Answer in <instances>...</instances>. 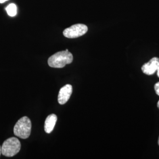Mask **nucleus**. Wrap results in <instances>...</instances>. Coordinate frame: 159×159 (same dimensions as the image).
Here are the masks:
<instances>
[{"label": "nucleus", "instance_id": "obj_1", "mask_svg": "<svg viewBox=\"0 0 159 159\" xmlns=\"http://www.w3.org/2000/svg\"><path fill=\"white\" fill-rule=\"evenodd\" d=\"M73 56L68 49L59 51L51 56L48 60V66L52 68H63L67 64L72 63Z\"/></svg>", "mask_w": 159, "mask_h": 159}, {"label": "nucleus", "instance_id": "obj_2", "mask_svg": "<svg viewBox=\"0 0 159 159\" xmlns=\"http://www.w3.org/2000/svg\"><path fill=\"white\" fill-rule=\"evenodd\" d=\"M31 131V122L28 117L24 116L18 120L14 127V133L21 139H27Z\"/></svg>", "mask_w": 159, "mask_h": 159}, {"label": "nucleus", "instance_id": "obj_3", "mask_svg": "<svg viewBox=\"0 0 159 159\" xmlns=\"http://www.w3.org/2000/svg\"><path fill=\"white\" fill-rule=\"evenodd\" d=\"M21 143L16 137H10L3 143L1 147V153L6 157H12L20 150Z\"/></svg>", "mask_w": 159, "mask_h": 159}, {"label": "nucleus", "instance_id": "obj_4", "mask_svg": "<svg viewBox=\"0 0 159 159\" xmlns=\"http://www.w3.org/2000/svg\"><path fill=\"white\" fill-rule=\"evenodd\" d=\"M88 27L82 24H77L64 30L63 35L68 39H75L81 37L87 32Z\"/></svg>", "mask_w": 159, "mask_h": 159}, {"label": "nucleus", "instance_id": "obj_5", "mask_svg": "<svg viewBox=\"0 0 159 159\" xmlns=\"http://www.w3.org/2000/svg\"><path fill=\"white\" fill-rule=\"evenodd\" d=\"M159 66V58L157 57L152 58L148 63L143 65L142 70L143 73L147 75H153L154 74Z\"/></svg>", "mask_w": 159, "mask_h": 159}, {"label": "nucleus", "instance_id": "obj_6", "mask_svg": "<svg viewBox=\"0 0 159 159\" xmlns=\"http://www.w3.org/2000/svg\"><path fill=\"white\" fill-rule=\"evenodd\" d=\"M72 92L73 87L70 84H67L61 88L58 96V102L59 104L63 105L67 102L72 94Z\"/></svg>", "mask_w": 159, "mask_h": 159}, {"label": "nucleus", "instance_id": "obj_7", "mask_svg": "<svg viewBox=\"0 0 159 159\" xmlns=\"http://www.w3.org/2000/svg\"><path fill=\"white\" fill-rule=\"evenodd\" d=\"M57 121V116L54 114H50L44 123V130L47 133H51L53 130Z\"/></svg>", "mask_w": 159, "mask_h": 159}, {"label": "nucleus", "instance_id": "obj_8", "mask_svg": "<svg viewBox=\"0 0 159 159\" xmlns=\"http://www.w3.org/2000/svg\"><path fill=\"white\" fill-rule=\"evenodd\" d=\"M6 11L8 16L11 17H14L17 13V6L14 4H10L6 7Z\"/></svg>", "mask_w": 159, "mask_h": 159}, {"label": "nucleus", "instance_id": "obj_9", "mask_svg": "<svg viewBox=\"0 0 159 159\" xmlns=\"http://www.w3.org/2000/svg\"><path fill=\"white\" fill-rule=\"evenodd\" d=\"M154 90L156 91V94L159 96V82L155 84V85L154 86Z\"/></svg>", "mask_w": 159, "mask_h": 159}, {"label": "nucleus", "instance_id": "obj_10", "mask_svg": "<svg viewBox=\"0 0 159 159\" xmlns=\"http://www.w3.org/2000/svg\"><path fill=\"white\" fill-rule=\"evenodd\" d=\"M157 76H158V77L159 78V66L158 68H157Z\"/></svg>", "mask_w": 159, "mask_h": 159}, {"label": "nucleus", "instance_id": "obj_11", "mask_svg": "<svg viewBox=\"0 0 159 159\" xmlns=\"http://www.w3.org/2000/svg\"><path fill=\"white\" fill-rule=\"evenodd\" d=\"M8 0H0V3H3Z\"/></svg>", "mask_w": 159, "mask_h": 159}, {"label": "nucleus", "instance_id": "obj_12", "mask_svg": "<svg viewBox=\"0 0 159 159\" xmlns=\"http://www.w3.org/2000/svg\"><path fill=\"white\" fill-rule=\"evenodd\" d=\"M157 107H158V108H159V102H157Z\"/></svg>", "mask_w": 159, "mask_h": 159}, {"label": "nucleus", "instance_id": "obj_13", "mask_svg": "<svg viewBox=\"0 0 159 159\" xmlns=\"http://www.w3.org/2000/svg\"><path fill=\"white\" fill-rule=\"evenodd\" d=\"M1 147L0 146V155H1Z\"/></svg>", "mask_w": 159, "mask_h": 159}, {"label": "nucleus", "instance_id": "obj_14", "mask_svg": "<svg viewBox=\"0 0 159 159\" xmlns=\"http://www.w3.org/2000/svg\"><path fill=\"white\" fill-rule=\"evenodd\" d=\"M158 144H159V139H158Z\"/></svg>", "mask_w": 159, "mask_h": 159}]
</instances>
